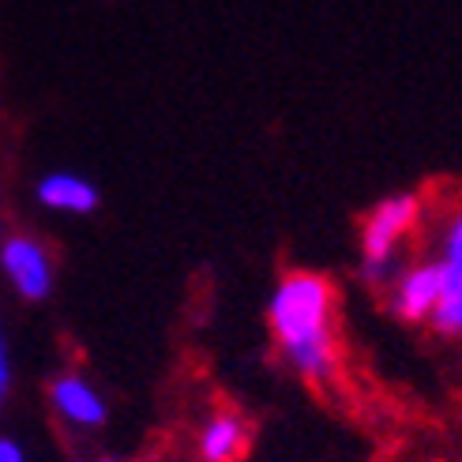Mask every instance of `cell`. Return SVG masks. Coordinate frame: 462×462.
I'll return each instance as SVG.
<instances>
[{"label": "cell", "mask_w": 462, "mask_h": 462, "mask_svg": "<svg viewBox=\"0 0 462 462\" xmlns=\"http://www.w3.org/2000/svg\"><path fill=\"white\" fill-rule=\"evenodd\" d=\"M267 328L282 361L305 383H331L338 373L335 286L316 271H290L271 290Z\"/></svg>", "instance_id": "1"}, {"label": "cell", "mask_w": 462, "mask_h": 462, "mask_svg": "<svg viewBox=\"0 0 462 462\" xmlns=\"http://www.w3.org/2000/svg\"><path fill=\"white\" fill-rule=\"evenodd\" d=\"M425 215L421 196L413 192H395L383 196L373 211L365 215L361 226V279L368 286H387L399 274V252L406 245V237L418 229Z\"/></svg>", "instance_id": "2"}, {"label": "cell", "mask_w": 462, "mask_h": 462, "mask_svg": "<svg viewBox=\"0 0 462 462\" xmlns=\"http://www.w3.org/2000/svg\"><path fill=\"white\" fill-rule=\"evenodd\" d=\"M436 263L444 274L440 305L432 312V331L444 338H462V207L444 215L440 229H436Z\"/></svg>", "instance_id": "3"}, {"label": "cell", "mask_w": 462, "mask_h": 462, "mask_svg": "<svg viewBox=\"0 0 462 462\" xmlns=\"http://www.w3.org/2000/svg\"><path fill=\"white\" fill-rule=\"evenodd\" d=\"M0 271H5L8 286L31 305H42L50 301L53 293V256L38 237H27V234H12L0 241Z\"/></svg>", "instance_id": "4"}, {"label": "cell", "mask_w": 462, "mask_h": 462, "mask_svg": "<svg viewBox=\"0 0 462 462\" xmlns=\"http://www.w3.org/2000/svg\"><path fill=\"white\" fill-rule=\"evenodd\" d=\"M444 274L436 260H418L399 267V274L387 282V309L402 323H429L440 305Z\"/></svg>", "instance_id": "5"}, {"label": "cell", "mask_w": 462, "mask_h": 462, "mask_svg": "<svg viewBox=\"0 0 462 462\" xmlns=\"http://www.w3.org/2000/svg\"><path fill=\"white\" fill-rule=\"evenodd\" d=\"M50 410L79 432H95L109 421V402L102 391L79 373H60L50 380Z\"/></svg>", "instance_id": "6"}, {"label": "cell", "mask_w": 462, "mask_h": 462, "mask_svg": "<svg viewBox=\"0 0 462 462\" xmlns=\"http://www.w3.org/2000/svg\"><path fill=\"white\" fill-rule=\"evenodd\" d=\"M34 196L45 211H57V215H95L98 211V184L68 170L45 173L34 184Z\"/></svg>", "instance_id": "7"}, {"label": "cell", "mask_w": 462, "mask_h": 462, "mask_svg": "<svg viewBox=\"0 0 462 462\" xmlns=\"http://www.w3.org/2000/svg\"><path fill=\"white\" fill-rule=\"evenodd\" d=\"M199 458L203 462H237L248 448V425L241 413L226 410V413H211L199 429Z\"/></svg>", "instance_id": "8"}, {"label": "cell", "mask_w": 462, "mask_h": 462, "mask_svg": "<svg viewBox=\"0 0 462 462\" xmlns=\"http://www.w3.org/2000/svg\"><path fill=\"white\" fill-rule=\"evenodd\" d=\"M8 395H12V350H8L5 331H0V410H5Z\"/></svg>", "instance_id": "9"}, {"label": "cell", "mask_w": 462, "mask_h": 462, "mask_svg": "<svg viewBox=\"0 0 462 462\" xmlns=\"http://www.w3.org/2000/svg\"><path fill=\"white\" fill-rule=\"evenodd\" d=\"M0 462H27V448L15 436H0Z\"/></svg>", "instance_id": "10"}, {"label": "cell", "mask_w": 462, "mask_h": 462, "mask_svg": "<svg viewBox=\"0 0 462 462\" xmlns=\"http://www.w3.org/2000/svg\"><path fill=\"white\" fill-rule=\"evenodd\" d=\"M98 462H121V458H98Z\"/></svg>", "instance_id": "11"}, {"label": "cell", "mask_w": 462, "mask_h": 462, "mask_svg": "<svg viewBox=\"0 0 462 462\" xmlns=\"http://www.w3.org/2000/svg\"><path fill=\"white\" fill-rule=\"evenodd\" d=\"M237 462H245V458H237Z\"/></svg>", "instance_id": "12"}]
</instances>
